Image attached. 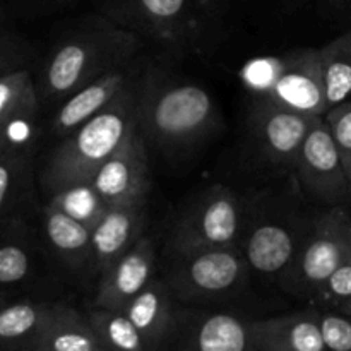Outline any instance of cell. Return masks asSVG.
I'll return each instance as SVG.
<instances>
[{
  "mask_svg": "<svg viewBox=\"0 0 351 351\" xmlns=\"http://www.w3.org/2000/svg\"><path fill=\"white\" fill-rule=\"evenodd\" d=\"M326 2L331 3L332 7H336L339 12L345 14V16L351 21V0H326Z\"/></svg>",
  "mask_w": 351,
  "mask_h": 351,
  "instance_id": "cell-32",
  "label": "cell"
},
{
  "mask_svg": "<svg viewBox=\"0 0 351 351\" xmlns=\"http://www.w3.org/2000/svg\"><path fill=\"white\" fill-rule=\"evenodd\" d=\"M143 43L132 31L108 21H84L58 40L45 58L36 89L41 105L58 103L99 75L137 60Z\"/></svg>",
  "mask_w": 351,
  "mask_h": 351,
  "instance_id": "cell-2",
  "label": "cell"
},
{
  "mask_svg": "<svg viewBox=\"0 0 351 351\" xmlns=\"http://www.w3.org/2000/svg\"><path fill=\"white\" fill-rule=\"evenodd\" d=\"M250 335L252 351H326L315 307L250 321Z\"/></svg>",
  "mask_w": 351,
  "mask_h": 351,
  "instance_id": "cell-17",
  "label": "cell"
},
{
  "mask_svg": "<svg viewBox=\"0 0 351 351\" xmlns=\"http://www.w3.org/2000/svg\"><path fill=\"white\" fill-rule=\"evenodd\" d=\"M315 119L317 117L254 99L249 117L250 139L261 163L291 173Z\"/></svg>",
  "mask_w": 351,
  "mask_h": 351,
  "instance_id": "cell-10",
  "label": "cell"
},
{
  "mask_svg": "<svg viewBox=\"0 0 351 351\" xmlns=\"http://www.w3.org/2000/svg\"><path fill=\"white\" fill-rule=\"evenodd\" d=\"M242 79L257 101L312 117L328 110L317 48L257 58L243 67Z\"/></svg>",
  "mask_w": 351,
  "mask_h": 351,
  "instance_id": "cell-4",
  "label": "cell"
},
{
  "mask_svg": "<svg viewBox=\"0 0 351 351\" xmlns=\"http://www.w3.org/2000/svg\"><path fill=\"white\" fill-rule=\"evenodd\" d=\"M249 274V264L235 245L168 256L161 278L177 302L213 304L240 293Z\"/></svg>",
  "mask_w": 351,
  "mask_h": 351,
  "instance_id": "cell-6",
  "label": "cell"
},
{
  "mask_svg": "<svg viewBox=\"0 0 351 351\" xmlns=\"http://www.w3.org/2000/svg\"><path fill=\"white\" fill-rule=\"evenodd\" d=\"M36 81L27 69L0 75V136L12 146L24 147L40 113Z\"/></svg>",
  "mask_w": 351,
  "mask_h": 351,
  "instance_id": "cell-19",
  "label": "cell"
},
{
  "mask_svg": "<svg viewBox=\"0 0 351 351\" xmlns=\"http://www.w3.org/2000/svg\"><path fill=\"white\" fill-rule=\"evenodd\" d=\"M10 147H16V146H12V144H10L9 141L5 139V137L0 136V153H2V151H5V149H10ZM23 149H24V147H23Z\"/></svg>",
  "mask_w": 351,
  "mask_h": 351,
  "instance_id": "cell-34",
  "label": "cell"
},
{
  "mask_svg": "<svg viewBox=\"0 0 351 351\" xmlns=\"http://www.w3.org/2000/svg\"><path fill=\"white\" fill-rule=\"evenodd\" d=\"M3 305H5V300H3V298L0 297V307H3Z\"/></svg>",
  "mask_w": 351,
  "mask_h": 351,
  "instance_id": "cell-35",
  "label": "cell"
},
{
  "mask_svg": "<svg viewBox=\"0 0 351 351\" xmlns=\"http://www.w3.org/2000/svg\"><path fill=\"white\" fill-rule=\"evenodd\" d=\"M192 0H137L141 10L149 17L153 23L168 24L175 23L187 16Z\"/></svg>",
  "mask_w": 351,
  "mask_h": 351,
  "instance_id": "cell-30",
  "label": "cell"
},
{
  "mask_svg": "<svg viewBox=\"0 0 351 351\" xmlns=\"http://www.w3.org/2000/svg\"><path fill=\"white\" fill-rule=\"evenodd\" d=\"M317 51L326 106L331 108L351 98V27Z\"/></svg>",
  "mask_w": 351,
  "mask_h": 351,
  "instance_id": "cell-21",
  "label": "cell"
},
{
  "mask_svg": "<svg viewBox=\"0 0 351 351\" xmlns=\"http://www.w3.org/2000/svg\"><path fill=\"white\" fill-rule=\"evenodd\" d=\"M86 315L105 351H151L139 329L119 308L93 305L86 311Z\"/></svg>",
  "mask_w": 351,
  "mask_h": 351,
  "instance_id": "cell-22",
  "label": "cell"
},
{
  "mask_svg": "<svg viewBox=\"0 0 351 351\" xmlns=\"http://www.w3.org/2000/svg\"><path fill=\"white\" fill-rule=\"evenodd\" d=\"M136 120L146 144L177 156L208 139L219 119L204 88L143 69L137 77Z\"/></svg>",
  "mask_w": 351,
  "mask_h": 351,
  "instance_id": "cell-1",
  "label": "cell"
},
{
  "mask_svg": "<svg viewBox=\"0 0 351 351\" xmlns=\"http://www.w3.org/2000/svg\"><path fill=\"white\" fill-rule=\"evenodd\" d=\"M245 226V204L235 192L213 185L187 206L170 230L167 256L235 247Z\"/></svg>",
  "mask_w": 351,
  "mask_h": 351,
  "instance_id": "cell-7",
  "label": "cell"
},
{
  "mask_svg": "<svg viewBox=\"0 0 351 351\" xmlns=\"http://www.w3.org/2000/svg\"><path fill=\"white\" fill-rule=\"evenodd\" d=\"M336 311H341V312H345V314H351V298L350 300L343 302V304H339L338 307H336Z\"/></svg>",
  "mask_w": 351,
  "mask_h": 351,
  "instance_id": "cell-33",
  "label": "cell"
},
{
  "mask_svg": "<svg viewBox=\"0 0 351 351\" xmlns=\"http://www.w3.org/2000/svg\"><path fill=\"white\" fill-rule=\"evenodd\" d=\"M89 184L106 206L123 204L147 197L149 161L146 141L136 129L103 161Z\"/></svg>",
  "mask_w": 351,
  "mask_h": 351,
  "instance_id": "cell-12",
  "label": "cell"
},
{
  "mask_svg": "<svg viewBox=\"0 0 351 351\" xmlns=\"http://www.w3.org/2000/svg\"><path fill=\"white\" fill-rule=\"evenodd\" d=\"M177 304L167 281L154 274L149 283L120 311L139 329L149 343L151 351H160L170 346Z\"/></svg>",
  "mask_w": 351,
  "mask_h": 351,
  "instance_id": "cell-18",
  "label": "cell"
},
{
  "mask_svg": "<svg viewBox=\"0 0 351 351\" xmlns=\"http://www.w3.org/2000/svg\"><path fill=\"white\" fill-rule=\"evenodd\" d=\"M40 215L45 242L58 263L79 276H93V228L71 218L48 202L41 206Z\"/></svg>",
  "mask_w": 351,
  "mask_h": 351,
  "instance_id": "cell-20",
  "label": "cell"
},
{
  "mask_svg": "<svg viewBox=\"0 0 351 351\" xmlns=\"http://www.w3.org/2000/svg\"><path fill=\"white\" fill-rule=\"evenodd\" d=\"M33 187V160L23 147L0 153V219L16 209Z\"/></svg>",
  "mask_w": 351,
  "mask_h": 351,
  "instance_id": "cell-23",
  "label": "cell"
},
{
  "mask_svg": "<svg viewBox=\"0 0 351 351\" xmlns=\"http://www.w3.org/2000/svg\"><path fill=\"white\" fill-rule=\"evenodd\" d=\"M27 351H105L86 312L64 302H45Z\"/></svg>",
  "mask_w": 351,
  "mask_h": 351,
  "instance_id": "cell-16",
  "label": "cell"
},
{
  "mask_svg": "<svg viewBox=\"0 0 351 351\" xmlns=\"http://www.w3.org/2000/svg\"><path fill=\"white\" fill-rule=\"evenodd\" d=\"M43 307L45 302H19L0 307V348L29 350Z\"/></svg>",
  "mask_w": 351,
  "mask_h": 351,
  "instance_id": "cell-24",
  "label": "cell"
},
{
  "mask_svg": "<svg viewBox=\"0 0 351 351\" xmlns=\"http://www.w3.org/2000/svg\"><path fill=\"white\" fill-rule=\"evenodd\" d=\"M298 191L319 208L351 204V184L324 117H317L293 167Z\"/></svg>",
  "mask_w": 351,
  "mask_h": 351,
  "instance_id": "cell-8",
  "label": "cell"
},
{
  "mask_svg": "<svg viewBox=\"0 0 351 351\" xmlns=\"http://www.w3.org/2000/svg\"><path fill=\"white\" fill-rule=\"evenodd\" d=\"M34 271V257L21 243L0 245V285H16L27 280Z\"/></svg>",
  "mask_w": 351,
  "mask_h": 351,
  "instance_id": "cell-27",
  "label": "cell"
},
{
  "mask_svg": "<svg viewBox=\"0 0 351 351\" xmlns=\"http://www.w3.org/2000/svg\"><path fill=\"white\" fill-rule=\"evenodd\" d=\"M146 218L147 197L106 208L98 223L93 226V276H101L143 237Z\"/></svg>",
  "mask_w": 351,
  "mask_h": 351,
  "instance_id": "cell-13",
  "label": "cell"
},
{
  "mask_svg": "<svg viewBox=\"0 0 351 351\" xmlns=\"http://www.w3.org/2000/svg\"><path fill=\"white\" fill-rule=\"evenodd\" d=\"M319 328L326 350L351 351V314L336 308H317Z\"/></svg>",
  "mask_w": 351,
  "mask_h": 351,
  "instance_id": "cell-28",
  "label": "cell"
},
{
  "mask_svg": "<svg viewBox=\"0 0 351 351\" xmlns=\"http://www.w3.org/2000/svg\"><path fill=\"white\" fill-rule=\"evenodd\" d=\"M351 298V259L338 267L322 283L317 293L311 300L315 308H336L343 302Z\"/></svg>",
  "mask_w": 351,
  "mask_h": 351,
  "instance_id": "cell-29",
  "label": "cell"
},
{
  "mask_svg": "<svg viewBox=\"0 0 351 351\" xmlns=\"http://www.w3.org/2000/svg\"><path fill=\"white\" fill-rule=\"evenodd\" d=\"M312 216H254L245 206V226L239 247L249 269L280 281L307 233Z\"/></svg>",
  "mask_w": 351,
  "mask_h": 351,
  "instance_id": "cell-9",
  "label": "cell"
},
{
  "mask_svg": "<svg viewBox=\"0 0 351 351\" xmlns=\"http://www.w3.org/2000/svg\"><path fill=\"white\" fill-rule=\"evenodd\" d=\"M156 273V247L153 237L143 235L123 256H120L101 276L93 305L122 308L136 297Z\"/></svg>",
  "mask_w": 351,
  "mask_h": 351,
  "instance_id": "cell-15",
  "label": "cell"
},
{
  "mask_svg": "<svg viewBox=\"0 0 351 351\" xmlns=\"http://www.w3.org/2000/svg\"><path fill=\"white\" fill-rule=\"evenodd\" d=\"M27 57H29V48L24 41L0 38V75L17 69H26Z\"/></svg>",
  "mask_w": 351,
  "mask_h": 351,
  "instance_id": "cell-31",
  "label": "cell"
},
{
  "mask_svg": "<svg viewBox=\"0 0 351 351\" xmlns=\"http://www.w3.org/2000/svg\"><path fill=\"white\" fill-rule=\"evenodd\" d=\"M350 259L351 213L346 206L321 208L278 283L287 293L311 302L322 283Z\"/></svg>",
  "mask_w": 351,
  "mask_h": 351,
  "instance_id": "cell-5",
  "label": "cell"
},
{
  "mask_svg": "<svg viewBox=\"0 0 351 351\" xmlns=\"http://www.w3.org/2000/svg\"><path fill=\"white\" fill-rule=\"evenodd\" d=\"M141 71L143 67L137 60L123 67L113 69L62 99L55 110L53 120L50 122L51 134L62 139L77 129L86 120L101 112L123 88H127L141 74Z\"/></svg>",
  "mask_w": 351,
  "mask_h": 351,
  "instance_id": "cell-14",
  "label": "cell"
},
{
  "mask_svg": "<svg viewBox=\"0 0 351 351\" xmlns=\"http://www.w3.org/2000/svg\"><path fill=\"white\" fill-rule=\"evenodd\" d=\"M137 77L101 112L62 137V143L48 154L40 173L45 194L89 182L99 165L136 129Z\"/></svg>",
  "mask_w": 351,
  "mask_h": 351,
  "instance_id": "cell-3",
  "label": "cell"
},
{
  "mask_svg": "<svg viewBox=\"0 0 351 351\" xmlns=\"http://www.w3.org/2000/svg\"><path fill=\"white\" fill-rule=\"evenodd\" d=\"M168 350L178 351H252L250 321L225 312L177 304Z\"/></svg>",
  "mask_w": 351,
  "mask_h": 351,
  "instance_id": "cell-11",
  "label": "cell"
},
{
  "mask_svg": "<svg viewBox=\"0 0 351 351\" xmlns=\"http://www.w3.org/2000/svg\"><path fill=\"white\" fill-rule=\"evenodd\" d=\"M322 117L328 123L351 184V98L328 108Z\"/></svg>",
  "mask_w": 351,
  "mask_h": 351,
  "instance_id": "cell-26",
  "label": "cell"
},
{
  "mask_svg": "<svg viewBox=\"0 0 351 351\" xmlns=\"http://www.w3.org/2000/svg\"><path fill=\"white\" fill-rule=\"evenodd\" d=\"M48 204L55 206L71 218L84 223L89 228H93L98 223V219L101 218L103 213L108 208L99 199V195L96 194V191L91 187L89 182L71 185V187L53 192V194L48 195Z\"/></svg>",
  "mask_w": 351,
  "mask_h": 351,
  "instance_id": "cell-25",
  "label": "cell"
}]
</instances>
